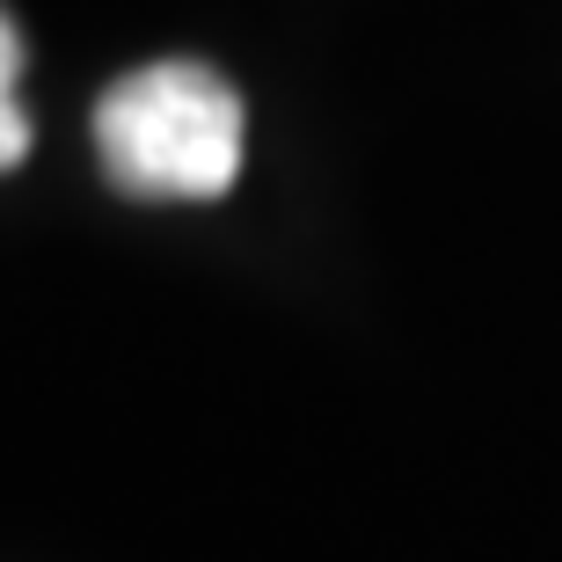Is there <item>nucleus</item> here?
<instances>
[{
    "label": "nucleus",
    "mask_w": 562,
    "mask_h": 562,
    "mask_svg": "<svg viewBox=\"0 0 562 562\" xmlns=\"http://www.w3.org/2000/svg\"><path fill=\"white\" fill-rule=\"evenodd\" d=\"M95 154L125 198H227L241 176V95L198 59H154L95 103Z\"/></svg>",
    "instance_id": "obj_1"
},
{
    "label": "nucleus",
    "mask_w": 562,
    "mask_h": 562,
    "mask_svg": "<svg viewBox=\"0 0 562 562\" xmlns=\"http://www.w3.org/2000/svg\"><path fill=\"white\" fill-rule=\"evenodd\" d=\"M15 81H22V37H15V22H8V8H0V176L30 154V117L15 103Z\"/></svg>",
    "instance_id": "obj_2"
}]
</instances>
